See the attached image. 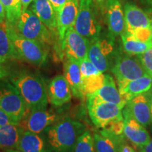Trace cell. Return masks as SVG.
Segmentation results:
<instances>
[{
  "mask_svg": "<svg viewBox=\"0 0 152 152\" xmlns=\"http://www.w3.org/2000/svg\"><path fill=\"white\" fill-rule=\"evenodd\" d=\"M11 82L23 99L27 110L47 108L49 102L47 90L38 74L24 70L13 75Z\"/></svg>",
  "mask_w": 152,
  "mask_h": 152,
  "instance_id": "1",
  "label": "cell"
},
{
  "mask_svg": "<svg viewBox=\"0 0 152 152\" xmlns=\"http://www.w3.org/2000/svg\"><path fill=\"white\" fill-rule=\"evenodd\" d=\"M46 130L49 149L54 152H71L80 136L85 131V126L79 121L66 117Z\"/></svg>",
  "mask_w": 152,
  "mask_h": 152,
  "instance_id": "2",
  "label": "cell"
},
{
  "mask_svg": "<svg viewBox=\"0 0 152 152\" xmlns=\"http://www.w3.org/2000/svg\"><path fill=\"white\" fill-rule=\"evenodd\" d=\"M6 30L12 42L18 58H21L33 65H43L47 58L46 47L41 43L19 35L14 28L6 25Z\"/></svg>",
  "mask_w": 152,
  "mask_h": 152,
  "instance_id": "3",
  "label": "cell"
},
{
  "mask_svg": "<svg viewBox=\"0 0 152 152\" xmlns=\"http://www.w3.org/2000/svg\"><path fill=\"white\" fill-rule=\"evenodd\" d=\"M11 28L23 37L35 40L45 46L52 43V32L30 9H27L22 12L16 26Z\"/></svg>",
  "mask_w": 152,
  "mask_h": 152,
  "instance_id": "4",
  "label": "cell"
},
{
  "mask_svg": "<svg viewBox=\"0 0 152 152\" xmlns=\"http://www.w3.org/2000/svg\"><path fill=\"white\" fill-rule=\"evenodd\" d=\"M73 28L90 42L100 37L101 26L96 18L93 0H79L78 11Z\"/></svg>",
  "mask_w": 152,
  "mask_h": 152,
  "instance_id": "5",
  "label": "cell"
},
{
  "mask_svg": "<svg viewBox=\"0 0 152 152\" xmlns=\"http://www.w3.org/2000/svg\"><path fill=\"white\" fill-rule=\"evenodd\" d=\"M86 97L89 115L97 128H103L113 120L123 118V106L104 101L94 94L87 95Z\"/></svg>",
  "mask_w": 152,
  "mask_h": 152,
  "instance_id": "6",
  "label": "cell"
},
{
  "mask_svg": "<svg viewBox=\"0 0 152 152\" xmlns=\"http://www.w3.org/2000/svg\"><path fill=\"white\" fill-rule=\"evenodd\" d=\"M0 109L20 124L27 112V106L21 95L11 82L0 79Z\"/></svg>",
  "mask_w": 152,
  "mask_h": 152,
  "instance_id": "7",
  "label": "cell"
},
{
  "mask_svg": "<svg viewBox=\"0 0 152 152\" xmlns=\"http://www.w3.org/2000/svg\"><path fill=\"white\" fill-rule=\"evenodd\" d=\"M111 71L116 79L118 87L148 75L137 58L129 56H118Z\"/></svg>",
  "mask_w": 152,
  "mask_h": 152,
  "instance_id": "8",
  "label": "cell"
},
{
  "mask_svg": "<svg viewBox=\"0 0 152 152\" xmlns=\"http://www.w3.org/2000/svg\"><path fill=\"white\" fill-rule=\"evenodd\" d=\"M57 121V114L47 108L27 110L20 125L24 130L40 133Z\"/></svg>",
  "mask_w": 152,
  "mask_h": 152,
  "instance_id": "9",
  "label": "cell"
},
{
  "mask_svg": "<svg viewBox=\"0 0 152 152\" xmlns=\"http://www.w3.org/2000/svg\"><path fill=\"white\" fill-rule=\"evenodd\" d=\"M89 47L90 41L77 33L73 26L68 30L61 45L66 58L79 62L88 58Z\"/></svg>",
  "mask_w": 152,
  "mask_h": 152,
  "instance_id": "10",
  "label": "cell"
},
{
  "mask_svg": "<svg viewBox=\"0 0 152 152\" xmlns=\"http://www.w3.org/2000/svg\"><path fill=\"white\" fill-rule=\"evenodd\" d=\"M113 44L106 39L99 37L90 42L88 58L102 73L109 69L110 60L113 56Z\"/></svg>",
  "mask_w": 152,
  "mask_h": 152,
  "instance_id": "11",
  "label": "cell"
},
{
  "mask_svg": "<svg viewBox=\"0 0 152 152\" xmlns=\"http://www.w3.org/2000/svg\"><path fill=\"white\" fill-rule=\"evenodd\" d=\"M102 6L110 33L115 37L121 35L125 30V23L121 2L118 0H105Z\"/></svg>",
  "mask_w": 152,
  "mask_h": 152,
  "instance_id": "12",
  "label": "cell"
},
{
  "mask_svg": "<svg viewBox=\"0 0 152 152\" xmlns=\"http://www.w3.org/2000/svg\"><path fill=\"white\" fill-rule=\"evenodd\" d=\"M122 113L124 124L123 134L125 137L137 148L147 144L151 137L145 127L137 122L125 108L123 109Z\"/></svg>",
  "mask_w": 152,
  "mask_h": 152,
  "instance_id": "13",
  "label": "cell"
},
{
  "mask_svg": "<svg viewBox=\"0 0 152 152\" xmlns=\"http://www.w3.org/2000/svg\"><path fill=\"white\" fill-rule=\"evenodd\" d=\"M49 103L54 106H61L71 101L72 92L64 75H58L51 80L47 86Z\"/></svg>",
  "mask_w": 152,
  "mask_h": 152,
  "instance_id": "14",
  "label": "cell"
},
{
  "mask_svg": "<svg viewBox=\"0 0 152 152\" xmlns=\"http://www.w3.org/2000/svg\"><path fill=\"white\" fill-rule=\"evenodd\" d=\"M78 6L79 0H67L57 14V33L61 46L68 30L74 26L78 11Z\"/></svg>",
  "mask_w": 152,
  "mask_h": 152,
  "instance_id": "15",
  "label": "cell"
},
{
  "mask_svg": "<svg viewBox=\"0 0 152 152\" xmlns=\"http://www.w3.org/2000/svg\"><path fill=\"white\" fill-rule=\"evenodd\" d=\"M124 108L137 122L147 127L151 123L150 102L147 94H141L127 102Z\"/></svg>",
  "mask_w": 152,
  "mask_h": 152,
  "instance_id": "16",
  "label": "cell"
},
{
  "mask_svg": "<svg viewBox=\"0 0 152 152\" xmlns=\"http://www.w3.org/2000/svg\"><path fill=\"white\" fill-rule=\"evenodd\" d=\"M124 18L126 32L140 28L151 27L152 20L148 15L135 4L127 2L124 5Z\"/></svg>",
  "mask_w": 152,
  "mask_h": 152,
  "instance_id": "17",
  "label": "cell"
},
{
  "mask_svg": "<svg viewBox=\"0 0 152 152\" xmlns=\"http://www.w3.org/2000/svg\"><path fill=\"white\" fill-rule=\"evenodd\" d=\"M64 77L67 80L72 95L75 97L83 99L85 95L82 89L81 72L80 62L75 59L67 58L64 64Z\"/></svg>",
  "mask_w": 152,
  "mask_h": 152,
  "instance_id": "18",
  "label": "cell"
},
{
  "mask_svg": "<svg viewBox=\"0 0 152 152\" xmlns=\"http://www.w3.org/2000/svg\"><path fill=\"white\" fill-rule=\"evenodd\" d=\"M30 10L52 33L57 32V14L49 0H34Z\"/></svg>",
  "mask_w": 152,
  "mask_h": 152,
  "instance_id": "19",
  "label": "cell"
},
{
  "mask_svg": "<svg viewBox=\"0 0 152 152\" xmlns=\"http://www.w3.org/2000/svg\"><path fill=\"white\" fill-rule=\"evenodd\" d=\"M151 87L152 77L146 75L118 87V90L123 99L128 102L138 95L147 92Z\"/></svg>",
  "mask_w": 152,
  "mask_h": 152,
  "instance_id": "20",
  "label": "cell"
},
{
  "mask_svg": "<svg viewBox=\"0 0 152 152\" xmlns=\"http://www.w3.org/2000/svg\"><path fill=\"white\" fill-rule=\"evenodd\" d=\"M16 150L20 152H47L46 142L39 134L23 130Z\"/></svg>",
  "mask_w": 152,
  "mask_h": 152,
  "instance_id": "21",
  "label": "cell"
},
{
  "mask_svg": "<svg viewBox=\"0 0 152 152\" xmlns=\"http://www.w3.org/2000/svg\"><path fill=\"white\" fill-rule=\"evenodd\" d=\"M94 94L104 101L123 107H124L127 103L121 96L115 81L110 74H105L104 85Z\"/></svg>",
  "mask_w": 152,
  "mask_h": 152,
  "instance_id": "22",
  "label": "cell"
},
{
  "mask_svg": "<svg viewBox=\"0 0 152 152\" xmlns=\"http://www.w3.org/2000/svg\"><path fill=\"white\" fill-rule=\"evenodd\" d=\"M23 130L20 124L0 125V149H16Z\"/></svg>",
  "mask_w": 152,
  "mask_h": 152,
  "instance_id": "23",
  "label": "cell"
},
{
  "mask_svg": "<svg viewBox=\"0 0 152 152\" xmlns=\"http://www.w3.org/2000/svg\"><path fill=\"white\" fill-rule=\"evenodd\" d=\"M121 36L123 49L127 54L139 55L147 51L152 46V41L143 42L137 40L131 34L124 32Z\"/></svg>",
  "mask_w": 152,
  "mask_h": 152,
  "instance_id": "24",
  "label": "cell"
},
{
  "mask_svg": "<svg viewBox=\"0 0 152 152\" xmlns=\"http://www.w3.org/2000/svg\"><path fill=\"white\" fill-rule=\"evenodd\" d=\"M18 58L12 42L9 38L6 26L0 25V62Z\"/></svg>",
  "mask_w": 152,
  "mask_h": 152,
  "instance_id": "25",
  "label": "cell"
},
{
  "mask_svg": "<svg viewBox=\"0 0 152 152\" xmlns=\"http://www.w3.org/2000/svg\"><path fill=\"white\" fill-rule=\"evenodd\" d=\"M4 7L7 16V26L14 27L21 14L20 0H0Z\"/></svg>",
  "mask_w": 152,
  "mask_h": 152,
  "instance_id": "26",
  "label": "cell"
},
{
  "mask_svg": "<svg viewBox=\"0 0 152 152\" xmlns=\"http://www.w3.org/2000/svg\"><path fill=\"white\" fill-rule=\"evenodd\" d=\"M105 75L103 73L82 78V89L85 96L94 94L104 85Z\"/></svg>",
  "mask_w": 152,
  "mask_h": 152,
  "instance_id": "27",
  "label": "cell"
},
{
  "mask_svg": "<svg viewBox=\"0 0 152 152\" xmlns=\"http://www.w3.org/2000/svg\"><path fill=\"white\" fill-rule=\"evenodd\" d=\"M95 152H118V149L111 139L102 135L99 132L93 134Z\"/></svg>",
  "mask_w": 152,
  "mask_h": 152,
  "instance_id": "28",
  "label": "cell"
},
{
  "mask_svg": "<svg viewBox=\"0 0 152 152\" xmlns=\"http://www.w3.org/2000/svg\"><path fill=\"white\" fill-rule=\"evenodd\" d=\"M73 152H95L93 136L90 131H85L80 136Z\"/></svg>",
  "mask_w": 152,
  "mask_h": 152,
  "instance_id": "29",
  "label": "cell"
},
{
  "mask_svg": "<svg viewBox=\"0 0 152 152\" xmlns=\"http://www.w3.org/2000/svg\"><path fill=\"white\" fill-rule=\"evenodd\" d=\"M80 65L81 79L93 75H98L102 73V72L99 71L98 68L91 62L88 58L82 60L80 62Z\"/></svg>",
  "mask_w": 152,
  "mask_h": 152,
  "instance_id": "30",
  "label": "cell"
},
{
  "mask_svg": "<svg viewBox=\"0 0 152 152\" xmlns=\"http://www.w3.org/2000/svg\"><path fill=\"white\" fill-rule=\"evenodd\" d=\"M137 58L148 75L152 77V46L142 54L137 55Z\"/></svg>",
  "mask_w": 152,
  "mask_h": 152,
  "instance_id": "31",
  "label": "cell"
},
{
  "mask_svg": "<svg viewBox=\"0 0 152 152\" xmlns=\"http://www.w3.org/2000/svg\"><path fill=\"white\" fill-rule=\"evenodd\" d=\"M127 33L131 34L133 37L140 42H148L152 41L151 29L150 28H140Z\"/></svg>",
  "mask_w": 152,
  "mask_h": 152,
  "instance_id": "32",
  "label": "cell"
},
{
  "mask_svg": "<svg viewBox=\"0 0 152 152\" xmlns=\"http://www.w3.org/2000/svg\"><path fill=\"white\" fill-rule=\"evenodd\" d=\"M17 124L7 113H6L2 109H0V125L6 124Z\"/></svg>",
  "mask_w": 152,
  "mask_h": 152,
  "instance_id": "33",
  "label": "cell"
},
{
  "mask_svg": "<svg viewBox=\"0 0 152 152\" xmlns=\"http://www.w3.org/2000/svg\"><path fill=\"white\" fill-rule=\"evenodd\" d=\"M49 1L52 4L53 8L54 9L56 14H58L67 1V0H49Z\"/></svg>",
  "mask_w": 152,
  "mask_h": 152,
  "instance_id": "34",
  "label": "cell"
},
{
  "mask_svg": "<svg viewBox=\"0 0 152 152\" xmlns=\"http://www.w3.org/2000/svg\"><path fill=\"white\" fill-rule=\"evenodd\" d=\"M0 25L6 26L7 25V16H6V11L2 3L0 1Z\"/></svg>",
  "mask_w": 152,
  "mask_h": 152,
  "instance_id": "35",
  "label": "cell"
},
{
  "mask_svg": "<svg viewBox=\"0 0 152 152\" xmlns=\"http://www.w3.org/2000/svg\"><path fill=\"white\" fill-rule=\"evenodd\" d=\"M3 64L0 63V79H5L10 75L9 69Z\"/></svg>",
  "mask_w": 152,
  "mask_h": 152,
  "instance_id": "36",
  "label": "cell"
},
{
  "mask_svg": "<svg viewBox=\"0 0 152 152\" xmlns=\"http://www.w3.org/2000/svg\"><path fill=\"white\" fill-rule=\"evenodd\" d=\"M137 149L140 152H152V140H150L145 145L137 147Z\"/></svg>",
  "mask_w": 152,
  "mask_h": 152,
  "instance_id": "37",
  "label": "cell"
},
{
  "mask_svg": "<svg viewBox=\"0 0 152 152\" xmlns=\"http://www.w3.org/2000/svg\"><path fill=\"white\" fill-rule=\"evenodd\" d=\"M20 4H21V13L23 12L28 9V7L29 6L33 0H20Z\"/></svg>",
  "mask_w": 152,
  "mask_h": 152,
  "instance_id": "38",
  "label": "cell"
},
{
  "mask_svg": "<svg viewBox=\"0 0 152 152\" xmlns=\"http://www.w3.org/2000/svg\"><path fill=\"white\" fill-rule=\"evenodd\" d=\"M147 95L149 98L150 102V107H151V123H152V91L150 92H148Z\"/></svg>",
  "mask_w": 152,
  "mask_h": 152,
  "instance_id": "39",
  "label": "cell"
},
{
  "mask_svg": "<svg viewBox=\"0 0 152 152\" xmlns=\"http://www.w3.org/2000/svg\"><path fill=\"white\" fill-rule=\"evenodd\" d=\"M93 1H94V2L95 4H97L102 5V4H103V3L104 2V1H105V0H93Z\"/></svg>",
  "mask_w": 152,
  "mask_h": 152,
  "instance_id": "40",
  "label": "cell"
},
{
  "mask_svg": "<svg viewBox=\"0 0 152 152\" xmlns=\"http://www.w3.org/2000/svg\"><path fill=\"white\" fill-rule=\"evenodd\" d=\"M6 152H20V151H18V150H17V151H15V150H13V149H8Z\"/></svg>",
  "mask_w": 152,
  "mask_h": 152,
  "instance_id": "41",
  "label": "cell"
},
{
  "mask_svg": "<svg viewBox=\"0 0 152 152\" xmlns=\"http://www.w3.org/2000/svg\"><path fill=\"white\" fill-rule=\"evenodd\" d=\"M146 1H147V3L149 4L150 5H152V0H145Z\"/></svg>",
  "mask_w": 152,
  "mask_h": 152,
  "instance_id": "42",
  "label": "cell"
},
{
  "mask_svg": "<svg viewBox=\"0 0 152 152\" xmlns=\"http://www.w3.org/2000/svg\"><path fill=\"white\" fill-rule=\"evenodd\" d=\"M131 152H136V151H134V149H133V150H132V151H131Z\"/></svg>",
  "mask_w": 152,
  "mask_h": 152,
  "instance_id": "43",
  "label": "cell"
},
{
  "mask_svg": "<svg viewBox=\"0 0 152 152\" xmlns=\"http://www.w3.org/2000/svg\"><path fill=\"white\" fill-rule=\"evenodd\" d=\"M151 34H152V24H151Z\"/></svg>",
  "mask_w": 152,
  "mask_h": 152,
  "instance_id": "44",
  "label": "cell"
},
{
  "mask_svg": "<svg viewBox=\"0 0 152 152\" xmlns=\"http://www.w3.org/2000/svg\"><path fill=\"white\" fill-rule=\"evenodd\" d=\"M0 63H1V62H0Z\"/></svg>",
  "mask_w": 152,
  "mask_h": 152,
  "instance_id": "45",
  "label": "cell"
}]
</instances>
